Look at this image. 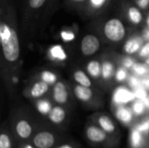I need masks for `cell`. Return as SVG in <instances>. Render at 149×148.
I'll use <instances>...</instances> for the list:
<instances>
[{"label": "cell", "instance_id": "cell-1", "mask_svg": "<svg viewBox=\"0 0 149 148\" xmlns=\"http://www.w3.org/2000/svg\"><path fill=\"white\" fill-rule=\"evenodd\" d=\"M41 124L37 122L32 117L21 112L15 113L9 123L17 142L31 140Z\"/></svg>", "mask_w": 149, "mask_h": 148}, {"label": "cell", "instance_id": "cell-2", "mask_svg": "<svg viewBox=\"0 0 149 148\" xmlns=\"http://www.w3.org/2000/svg\"><path fill=\"white\" fill-rule=\"evenodd\" d=\"M69 135L48 124H41L31 141L36 148H53L60 142L67 140Z\"/></svg>", "mask_w": 149, "mask_h": 148}, {"label": "cell", "instance_id": "cell-3", "mask_svg": "<svg viewBox=\"0 0 149 148\" xmlns=\"http://www.w3.org/2000/svg\"><path fill=\"white\" fill-rule=\"evenodd\" d=\"M83 134L86 141L93 148H117L120 145L119 140L109 135L91 120L86 122Z\"/></svg>", "mask_w": 149, "mask_h": 148}, {"label": "cell", "instance_id": "cell-4", "mask_svg": "<svg viewBox=\"0 0 149 148\" xmlns=\"http://www.w3.org/2000/svg\"><path fill=\"white\" fill-rule=\"evenodd\" d=\"M0 38L4 58L14 63L17 60L20 54V46L16 31L8 24L2 22L0 24Z\"/></svg>", "mask_w": 149, "mask_h": 148}, {"label": "cell", "instance_id": "cell-5", "mask_svg": "<svg viewBox=\"0 0 149 148\" xmlns=\"http://www.w3.org/2000/svg\"><path fill=\"white\" fill-rule=\"evenodd\" d=\"M89 120H91L95 124H97L100 128H102L109 135L120 140L121 133H120V127L118 124L115 122V120L109 115L104 113H97L93 114L89 118Z\"/></svg>", "mask_w": 149, "mask_h": 148}, {"label": "cell", "instance_id": "cell-6", "mask_svg": "<svg viewBox=\"0 0 149 148\" xmlns=\"http://www.w3.org/2000/svg\"><path fill=\"white\" fill-rule=\"evenodd\" d=\"M67 109V107L63 106H53L47 116L48 123L53 127L65 132L69 123V113Z\"/></svg>", "mask_w": 149, "mask_h": 148}, {"label": "cell", "instance_id": "cell-7", "mask_svg": "<svg viewBox=\"0 0 149 148\" xmlns=\"http://www.w3.org/2000/svg\"><path fill=\"white\" fill-rule=\"evenodd\" d=\"M104 34L111 42H120L126 35V28L119 18H111L104 25Z\"/></svg>", "mask_w": 149, "mask_h": 148}, {"label": "cell", "instance_id": "cell-8", "mask_svg": "<svg viewBox=\"0 0 149 148\" xmlns=\"http://www.w3.org/2000/svg\"><path fill=\"white\" fill-rule=\"evenodd\" d=\"M73 94L79 102L91 108L96 109L101 105L100 99L95 97V94L91 87L77 85L73 88Z\"/></svg>", "mask_w": 149, "mask_h": 148}, {"label": "cell", "instance_id": "cell-9", "mask_svg": "<svg viewBox=\"0 0 149 148\" xmlns=\"http://www.w3.org/2000/svg\"><path fill=\"white\" fill-rule=\"evenodd\" d=\"M128 148H149V133L140 130L135 126L129 128Z\"/></svg>", "mask_w": 149, "mask_h": 148}, {"label": "cell", "instance_id": "cell-10", "mask_svg": "<svg viewBox=\"0 0 149 148\" xmlns=\"http://www.w3.org/2000/svg\"><path fill=\"white\" fill-rule=\"evenodd\" d=\"M52 99L56 105L68 107L70 106V94L63 82H57L52 90Z\"/></svg>", "mask_w": 149, "mask_h": 148}, {"label": "cell", "instance_id": "cell-11", "mask_svg": "<svg viewBox=\"0 0 149 148\" xmlns=\"http://www.w3.org/2000/svg\"><path fill=\"white\" fill-rule=\"evenodd\" d=\"M17 140L8 123H3L0 128V148H17Z\"/></svg>", "mask_w": 149, "mask_h": 148}, {"label": "cell", "instance_id": "cell-12", "mask_svg": "<svg viewBox=\"0 0 149 148\" xmlns=\"http://www.w3.org/2000/svg\"><path fill=\"white\" fill-rule=\"evenodd\" d=\"M100 45V40L96 36L93 34H87L81 40L80 50L83 55L91 56L99 51Z\"/></svg>", "mask_w": 149, "mask_h": 148}, {"label": "cell", "instance_id": "cell-13", "mask_svg": "<svg viewBox=\"0 0 149 148\" xmlns=\"http://www.w3.org/2000/svg\"><path fill=\"white\" fill-rule=\"evenodd\" d=\"M115 115L119 121H120L123 125L127 126L128 128L133 126L135 123V121H134V117L135 115L132 108H128L126 106H119L115 113Z\"/></svg>", "mask_w": 149, "mask_h": 148}, {"label": "cell", "instance_id": "cell-14", "mask_svg": "<svg viewBox=\"0 0 149 148\" xmlns=\"http://www.w3.org/2000/svg\"><path fill=\"white\" fill-rule=\"evenodd\" d=\"M49 90V84L41 80L33 84L29 92V97L31 99H41Z\"/></svg>", "mask_w": 149, "mask_h": 148}, {"label": "cell", "instance_id": "cell-15", "mask_svg": "<svg viewBox=\"0 0 149 148\" xmlns=\"http://www.w3.org/2000/svg\"><path fill=\"white\" fill-rule=\"evenodd\" d=\"M113 98L117 103L124 104V103H127L130 100H132L134 99V95L128 90L122 88V87H120L115 91Z\"/></svg>", "mask_w": 149, "mask_h": 148}, {"label": "cell", "instance_id": "cell-16", "mask_svg": "<svg viewBox=\"0 0 149 148\" xmlns=\"http://www.w3.org/2000/svg\"><path fill=\"white\" fill-rule=\"evenodd\" d=\"M141 45L142 40L140 38H132L126 43L124 46V51L127 54H134L141 49Z\"/></svg>", "mask_w": 149, "mask_h": 148}, {"label": "cell", "instance_id": "cell-17", "mask_svg": "<svg viewBox=\"0 0 149 148\" xmlns=\"http://www.w3.org/2000/svg\"><path fill=\"white\" fill-rule=\"evenodd\" d=\"M86 70L88 74L94 79H99L102 75V66L97 60L90 61L86 66Z\"/></svg>", "mask_w": 149, "mask_h": 148}, {"label": "cell", "instance_id": "cell-18", "mask_svg": "<svg viewBox=\"0 0 149 148\" xmlns=\"http://www.w3.org/2000/svg\"><path fill=\"white\" fill-rule=\"evenodd\" d=\"M52 106H53L52 105L51 101H49L48 99H38L36 103V108H37L38 112L45 117L48 116Z\"/></svg>", "mask_w": 149, "mask_h": 148}, {"label": "cell", "instance_id": "cell-19", "mask_svg": "<svg viewBox=\"0 0 149 148\" xmlns=\"http://www.w3.org/2000/svg\"><path fill=\"white\" fill-rule=\"evenodd\" d=\"M127 14H128V17H129L130 21L133 24H139L141 23V21H142V14H141V10L138 7L131 6L127 10Z\"/></svg>", "mask_w": 149, "mask_h": 148}, {"label": "cell", "instance_id": "cell-20", "mask_svg": "<svg viewBox=\"0 0 149 148\" xmlns=\"http://www.w3.org/2000/svg\"><path fill=\"white\" fill-rule=\"evenodd\" d=\"M73 78L75 79V81L81 85L84 86H87V87H91L92 86V81L91 79L88 78V76L81 70L76 71L73 74Z\"/></svg>", "mask_w": 149, "mask_h": 148}, {"label": "cell", "instance_id": "cell-21", "mask_svg": "<svg viewBox=\"0 0 149 148\" xmlns=\"http://www.w3.org/2000/svg\"><path fill=\"white\" fill-rule=\"evenodd\" d=\"M50 54L52 58L59 59V60H65L66 58V54L64 49L60 45L52 46L50 50Z\"/></svg>", "mask_w": 149, "mask_h": 148}, {"label": "cell", "instance_id": "cell-22", "mask_svg": "<svg viewBox=\"0 0 149 148\" xmlns=\"http://www.w3.org/2000/svg\"><path fill=\"white\" fill-rule=\"evenodd\" d=\"M146 105L144 102L141 101V100H136L134 102L133 104V106H132V110L134 113L135 116L137 117H140V116H142L144 113H145V111H146Z\"/></svg>", "mask_w": 149, "mask_h": 148}, {"label": "cell", "instance_id": "cell-23", "mask_svg": "<svg viewBox=\"0 0 149 148\" xmlns=\"http://www.w3.org/2000/svg\"><path fill=\"white\" fill-rule=\"evenodd\" d=\"M53 148H81V146L79 142H77L73 139L68 138L67 140L60 142Z\"/></svg>", "mask_w": 149, "mask_h": 148}, {"label": "cell", "instance_id": "cell-24", "mask_svg": "<svg viewBox=\"0 0 149 148\" xmlns=\"http://www.w3.org/2000/svg\"><path fill=\"white\" fill-rule=\"evenodd\" d=\"M113 65L110 62H104L102 65V77L105 79H108L113 76Z\"/></svg>", "mask_w": 149, "mask_h": 148}, {"label": "cell", "instance_id": "cell-25", "mask_svg": "<svg viewBox=\"0 0 149 148\" xmlns=\"http://www.w3.org/2000/svg\"><path fill=\"white\" fill-rule=\"evenodd\" d=\"M41 79L43 81L46 82L47 84L49 85H53V84H56V80H57V76L52 72H49V71H45L41 73Z\"/></svg>", "mask_w": 149, "mask_h": 148}, {"label": "cell", "instance_id": "cell-26", "mask_svg": "<svg viewBox=\"0 0 149 148\" xmlns=\"http://www.w3.org/2000/svg\"><path fill=\"white\" fill-rule=\"evenodd\" d=\"M134 126H135L136 127H138L141 131L149 133V118L148 117H145L144 119H142L139 121H135Z\"/></svg>", "mask_w": 149, "mask_h": 148}, {"label": "cell", "instance_id": "cell-27", "mask_svg": "<svg viewBox=\"0 0 149 148\" xmlns=\"http://www.w3.org/2000/svg\"><path fill=\"white\" fill-rule=\"evenodd\" d=\"M133 69H134V71L136 73H138V74H140V75L145 74V73L147 72V71H148L146 65H142V64H141V63H134V66H133Z\"/></svg>", "mask_w": 149, "mask_h": 148}, {"label": "cell", "instance_id": "cell-28", "mask_svg": "<svg viewBox=\"0 0 149 148\" xmlns=\"http://www.w3.org/2000/svg\"><path fill=\"white\" fill-rule=\"evenodd\" d=\"M115 78L118 82H122L127 78V72L124 69H119L116 72Z\"/></svg>", "mask_w": 149, "mask_h": 148}, {"label": "cell", "instance_id": "cell-29", "mask_svg": "<svg viewBox=\"0 0 149 148\" xmlns=\"http://www.w3.org/2000/svg\"><path fill=\"white\" fill-rule=\"evenodd\" d=\"M46 0H29V4L32 9H38L41 7Z\"/></svg>", "mask_w": 149, "mask_h": 148}, {"label": "cell", "instance_id": "cell-30", "mask_svg": "<svg viewBox=\"0 0 149 148\" xmlns=\"http://www.w3.org/2000/svg\"><path fill=\"white\" fill-rule=\"evenodd\" d=\"M17 148H36V147L32 144L31 140H26V141L18 142Z\"/></svg>", "mask_w": 149, "mask_h": 148}, {"label": "cell", "instance_id": "cell-31", "mask_svg": "<svg viewBox=\"0 0 149 148\" xmlns=\"http://www.w3.org/2000/svg\"><path fill=\"white\" fill-rule=\"evenodd\" d=\"M61 37L65 41H71L74 38V34L71 31H62Z\"/></svg>", "mask_w": 149, "mask_h": 148}, {"label": "cell", "instance_id": "cell-32", "mask_svg": "<svg viewBox=\"0 0 149 148\" xmlns=\"http://www.w3.org/2000/svg\"><path fill=\"white\" fill-rule=\"evenodd\" d=\"M137 4L140 9H147L149 6V0H137Z\"/></svg>", "mask_w": 149, "mask_h": 148}, {"label": "cell", "instance_id": "cell-33", "mask_svg": "<svg viewBox=\"0 0 149 148\" xmlns=\"http://www.w3.org/2000/svg\"><path fill=\"white\" fill-rule=\"evenodd\" d=\"M149 54V43H147V44H145L141 49V51H140V55L141 57H145V56H148Z\"/></svg>", "mask_w": 149, "mask_h": 148}, {"label": "cell", "instance_id": "cell-34", "mask_svg": "<svg viewBox=\"0 0 149 148\" xmlns=\"http://www.w3.org/2000/svg\"><path fill=\"white\" fill-rule=\"evenodd\" d=\"M105 2H106V0H90L91 4L96 8L101 7L105 3Z\"/></svg>", "mask_w": 149, "mask_h": 148}, {"label": "cell", "instance_id": "cell-35", "mask_svg": "<svg viewBox=\"0 0 149 148\" xmlns=\"http://www.w3.org/2000/svg\"><path fill=\"white\" fill-rule=\"evenodd\" d=\"M134 60L132 59V58H126L125 60H124V65L126 66V67H132V66H134Z\"/></svg>", "mask_w": 149, "mask_h": 148}, {"label": "cell", "instance_id": "cell-36", "mask_svg": "<svg viewBox=\"0 0 149 148\" xmlns=\"http://www.w3.org/2000/svg\"><path fill=\"white\" fill-rule=\"evenodd\" d=\"M131 84H132V85H138V80L135 79V78H133L132 79H131Z\"/></svg>", "mask_w": 149, "mask_h": 148}, {"label": "cell", "instance_id": "cell-37", "mask_svg": "<svg viewBox=\"0 0 149 148\" xmlns=\"http://www.w3.org/2000/svg\"><path fill=\"white\" fill-rule=\"evenodd\" d=\"M145 105H146V106H147V107H148L149 108V97L148 96L145 97Z\"/></svg>", "mask_w": 149, "mask_h": 148}, {"label": "cell", "instance_id": "cell-38", "mask_svg": "<svg viewBox=\"0 0 149 148\" xmlns=\"http://www.w3.org/2000/svg\"><path fill=\"white\" fill-rule=\"evenodd\" d=\"M145 35H146V38H147L148 39H149V30H148V31H146Z\"/></svg>", "mask_w": 149, "mask_h": 148}, {"label": "cell", "instance_id": "cell-39", "mask_svg": "<svg viewBox=\"0 0 149 148\" xmlns=\"http://www.w3.org/2000/svg\"><path fill=\"white\" fill-rule=\"evenodd\" d=\"M147 25H148V27L149 28V16L148 17V18H147Z\"/></svg>", "mask_w": 149, "mask_h": 148}, {"label": "cell", "instance_id": "cell-40", "mask_svg": "<svg viewBox=\"0 0 149 148\" xmlns=\"http://www.w3.org/2000/svg\"><path fill=\"white\" fill-rule=\"evenodd\" d=\"M75 1H78V2H81V1H84V0H75Z\"/></svg>", "mask_w": 149, "mask_h": 148}]
</instances>
